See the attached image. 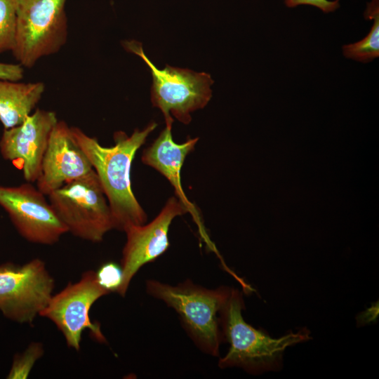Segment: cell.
I'll list each match as a JSON object with an SVG mask.
<instances>
[{
  "label": "cell",
  "mask_w": 379,
  "mask_h": 379,
  "mask_svg": "<svg viewBox=\"0 0 379 379\" xmlns=\"http://www.w3.org/2000/svg\"><path fill=\"white\" fill-rule=\"evenodd\" d=\"M157 126L149 123L144 129L136 128L131 135L124 131L114 134V145L102 146L77 127L72 135L95 171L112 213L114 229L124 231L132 225L146 223L147 216L131 187V169L137 151Z\"/></svg>",
  "instance_id": "obj_1"
},
{
  "label": "cell",
  "mask_w": 379,
  "mask_h": 379,
  "mask_svg": "<svg viewBox=\"0 0 379 379\" xmlns=\"http://www.w3.org/2000/svg\"><path fill=\"white\" fill-rule=\"evenodd\" d=\"M44 352L42 343L39 342L30 343L22 353L15 356L7 378H27L34 365L43 356Z\"/></svg>",
  "instance_id": "obj_17"
},
{
  "label": "cell",
  "mask_w": 379,
  "mask_h": 379,
  "mask_svg": "<svg viewBox=\"0 0 379 379\" xmlns=\"http://www.w3.org/2000/svg\"><path fill=\"white\" fill-rule=\"evenodd\" d=\"M93 170L87 156L74 138L71 127L63 121L54 126L46 149L37 188L48 196L62 185Z\"/></svg>",
  "instance_id": "obj_12"
},
{
  "label": "cell",
  "mask_w": 379,
  "mask_h": 379,
  "mask_svg": "<svg viewBox=\"0 0 379 379\" xmlns=\"http://www.w3.org/2000/svg\"><path fill=\"white\" fill-rule=\"evenodd\" d=\"M23 67L20 64L0 62V79L18 81L23 78Z\"/></svg>",
  "instance_id": "obj_20"
},
{
  "label": "cell",
  "mask_w": 379,
  "mask_h": 379,
  "mask_svg": "<svg viewBox=\"0 0 379 379\" xmlns=\"http://www.w3.org/2000/svg\"><path fill=\"white\" fill-rule=\"evenodd\" d=\"M244 308L242 293L232 288L219 314L223 343L230 345L226 354L219 359L221 368L239 367L254 375L278 371L288 347L311 338L310 331L306 328L272 338L245 321L242 316Z\"/></svg>",
  "instance_id": "obj_2"
},
{
  "label": "cell",
  "mask_w": 379,
  "mask_h": 379,
  "mask_svg": "<svg viewBox=\"0 0 379 379\" xmlns=\"http://www.w3.org/2000/svg\"><path fill=\"white\" fill-rule=\"evenodd\" d=\"M187 213L183 204L173 196L149 223L132 225L125 229L126 241L120 263L123 282L118 294L124 297L131 280L139 270L167 251L169 247L168 231L173 220Z\"/></svg>",
  "instance_id": "obj_10"
},
{
  "label": "cell",
  "mask_w": 379,
  "mask_h": 379,
  "mask_svg": "<svg viewBox=\"0 0 379 379\" xmlns=\"http://www.w3.org/2000/svg\"><path fill=\"white\" fill-rule=\"evenodd\" d=\"M100 285L110 293H118L123 282V270L120 264L107 262L95 272Z\"/></svg>",
  "instance_id": "obj_18"
},
{
  "label": "cell",
  "mask_w": 379,
  "mask_h": 379,
  "mask_svg": "<svg viewBox=\"0 0 379 379\" xmlns=\"http://www.w3.org/2000/svg\"><path fill=\"white\" fill-rule=\"evenodd\" d=\"M122 44L128 52L140 57L149 67L152 76L151 102L163 113L166 126L172 128L171 115L188 124L191 113L204 108L211 100L213 80L209 74L168 65L158 69L145 55L141 43L131 40Z\"/></svg>",
  "instance_id": "obj_4"
},
{
  "label": "cell",
  "mask_w": 379,
  "mask_h": 379,
  "mask_svg": "<svg viewBox=\"0 0 379 379\" xmlns=\"http://www.w3.org/2000/svg\"><path fill=\"white\" fill-rule=\"evenodd\" d=\"M45 194L31 183L0 186V206L28 241L51 245L68 232Z\"/></svg>",
  "instance_id": "obj_9"
},
{
  "label": "cell",
  "mask_w": 379,
  "mask_h": 379,
  "mask_svg": "<svg viewBox=\"0 0 379 379\" xmlns=\"http://www.w3.org/2000/svg\"><path fill=\"white\" fill-rule=\"evenodd\" d=\"M340 0H284L288 8H295L300 5H310L318 8L324 13L333 12L340 8Z\"/></svg>",
  "instance_id": "obj_19"
},
{
  "label": "cell",
  "mask_w": 379,
  "mask_h": 379,
  "mask_svg": "<svg viewBox=\"0 0 379 379\" xmlns=\"http://www.w3.org/2000/svg\"><path fill=\"white\" fill-rule=\"evenodd\" d=\"M364 15L373 20L371 29L361 41L344 45L343 51L347 58L368 62L379 56V0L368 2Z\"/></svg>",
  "instance_id": "obj_15"
},
{
  "label": "cell",
  "mask_w": 379,
  "mask_h": 379,
  "mask_svg": "<svg viewBox=\"0 0 379 379\" xmlns=\"http://www.w3.org/2000/svg\"><path fill=\"white\" fill-rule=\"evenodd\" d=\"M109 294L98 283L95 272H84L75 283H69L59 293L53 295L39 315L53 321L62 333L69 347L79 351L83 332L90 331L91 336L105 343L100 326L89 317L92 305L101 297Z\"/></svg>",
  "instance_id": "obj_8"
},
{
  "label": "cell",
  "mask_w": 379,
  "mask_h": 379,
  "mask_svg": "<svg viewBox=\"0 0 379 379\" xmlns=\"http://www.w3.org/2000/svg\"><path fill=\"white\" fill-rule=\"evenodd\" d=\"M17 8L18 0H0V53L15 46Z\"/></svg>",
  "instance_id": "obj_16"
},
{
  "label": "cell",
  "mask_w": 379,
  "mask_h": 379,
  "mask_svg": "<svg viewBox=\"0 0 379 379\" xmlns=\"http://www.w3.org/2000/svg\"><path fill=\"white\" fill-rule=\"evenodd\" d=\"M171 128L166 126L151 145L144 149L141 157L142 162L157 170L169 181L174 188L175 196L190 213L208 248L218 255L214 244L206 233L199 211L187 198L181 185L182 166L186 157L194 149L199 138H190L183 143H176L173 140Z\"/></svg>",
  "instance_id": "obj_13"
},
{
  "label": "cell",
  "mask_w": 379,
  "mask_h": 379,
  "mask_svg": "<svg viewBox=\"0 0 379 379\" xmlns=\"http://www.w3.org/2000/svg\"><path fill=\"white\" fill-rule=\"evenodd\" d=\"M56 215L74 236L100 242L114 229L107 197L94 169L48 195Z\"/></svg>",
  "instance_id": "obj_5"
},
{
  "label": "cell",
  "mask_w": 379,
  "mask_h": 379,
  "mask_svg": "<svg viewBox=\"0 0 379 379\" xmlns=\"http://www.w3.org/2000/svg\"><path fill=\"white\" fill-rule=\"evenodd\" d=\"M145 286L149 295L176 312L184 329L199 350L213 357L219 355L223 343L219 314L231 287L208 289L191 280L172 286L154 279L147 280Z\"/></svg>",
  "instance_id": "obj_3"
},
{
  "label": "cell",
  "mask_w": 379,
  "mask_h": 379,
  "mask_svg": "<svg viewBox=\"0 0 379 379\" xmlns=\"http://www.w3.org/2000/svg\"><path fill=\"white\" fill-rule=\"evenodd\" d=\"M54 288V279L39 258L23 265H0V311L12 321L32 323L48 305Z\"/></svg>",
  "instance_id": "obj_7"
},
{
  "label": "cell",
  "mask_w": 379,
  "mask_h": 379,
  "mask_svg": "<svg viewBox=\"0 0 379 379\" xmlns=\"http://www.w3.org/2000/svg\"><path fill=\"white\" fill-rule=\"evenodd\" d=\"M43 82L20 83L0 79V121L5 129L22 123L44 92Z\"/></svg>",
  "instance_id": "obj_14"
},
{
  "label": "cell",
  "mask_w": 379,
  "mask_h": 379,
  "mask_svg": "<svg viewBox=\"0 0 379 379\" xmlns=\"http://www.w3.org/2000/svg\"><path fill=\"white\" fill-rule=\"evenodd\" d=\"M58 121L54 112L37 109L22 123L5 129L2 134V157L22 170L29 182L39 178L49 138Z\"/></svg>",
  "instance_id": "obj_11"
},
{
  "label": "cell",
  "mask_w": 379,
  "mask_h": 379,
  "mask_svg": "<svg viewBox=\"0 0 379 379\" xmlns=\"http://www.w3.org/2000/svg\"><path fill=\"white\" fill-rule=\"evenodd\" d=\"M66 1L18 0L16 41L12 52L22 66L32 67L65 45Z\"/></svg>",
  "instance_id": "obj_6"
}]
</instances>
